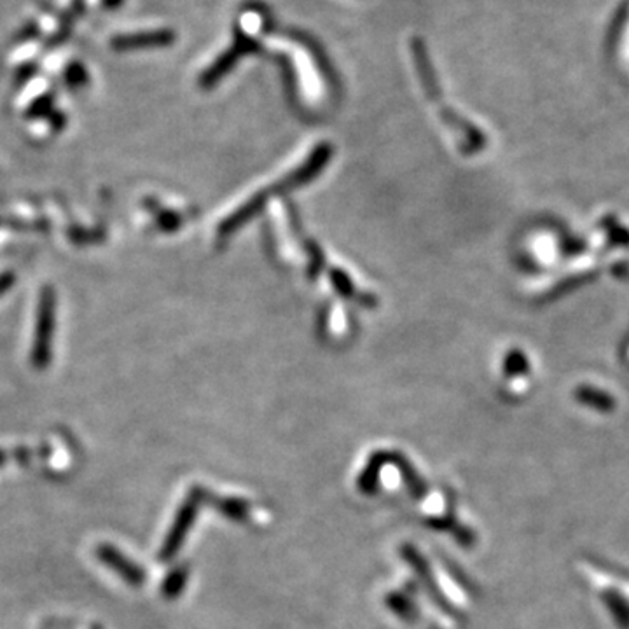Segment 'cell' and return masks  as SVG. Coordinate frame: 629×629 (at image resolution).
<instances>
[{
    "label": "cell",
    "instance_id": "1",
    "mask_svg": "<svg viewBox=\"0 0 629 629\" xmlns=\"http://www.w3.org/2000/svg\"><path fill=\"white\" fill-rule=\"evenodd\" d=\"M330 157V149L327 146H320L310 159H307L296 171L289 173L283 180H280V184L267 187L261 193H258L251 202H247L240 210H236L235 213H231L226 220H222V224L219 226V238H226L229 235H233L238 227H242L249 219H252L259 210L262 209L264 202H267L271 198V195L275 193H285L291 191L294 187H299L303 184H308L314 177L320 173V170H323L325 163Z\"/></svg>",
    "mask_w": 629,
    "mask_h": 629
},
{
    "label": "cell",
    "instance_id": "2",
    "mask_svg": "<svg viewBox=\"0 0 629 629\" xmlns=\"http://www.w3.org/2000/svg\"><path fill=\"white\" fill-rule=\"evenodd\" d=\"M207 498H209V493L205 491V488H202V486L191 488V491L187 493L186 500L179 507L175 520L163 540V545L159 549L161 561H170L179 553V549L182 547L187 533L191 531L193 524L198 518V513Z\"/></svg>",
    "mask_w": 629,
    "mask_h": 629
},
{
    "label": "cell",
    "instance_id": "3",
    "mask_svg": "<svg viewBox=\"0 0 629 629\" xmlns=\"http://www.w3.org/2000/svg\"><path fill=\"white\" fill-rule=\"evenodd\" d=\"M52 332H54V294L50 287H46L41 292V299H39L36 339L32 350V362L37 369H46L50 364Z\"/></svg>",
    "mask_w": 629,
    "mask_h": 629
},
{
    "label": "cell",
    "instance_id": "4",
    "mask_svg": "<svg viewBox=\"0 0 629 629\" xmlns=\"http://www.w3.org/2000/svg\"><path fill=\"white\" fill-rule=\"evenodd\" d=\"M401 554L404 558V561L413 569V572L417 574L419 578V582L423 584V589L426 591V594L432 598V601L442 610L446 612L448 616H457L453 605L450 603V600L444 596V593L439 589L435 578H434V574L430 572V567L426 563V560L419 554L417 551V547H413L411 544H404L402 549H401Z\"/></svg>",
    "mask_w": 629,
    "mask_h": 629
},
{
    "label": "cell",
    "instance_id": "5",
    "mask_svg": "<svg viewBox=\"0 0 629 629\" xmlns=\"http://www.w3.org/2000/svg\"><path fill=\"white\" fill-rule=\"evenodd\" d=\"M95 554L99 558L100 563H104L107 569L114 570L117 576L121 577L124 582H128L130 585H142L147 580L146 570L133 563L128 556H124L117 547L110 545V544H100L95 549Z\"/></svg>",
    "mask_w": 629,
    "mask_h": 629
},
{
    "label": "cell",
    "instance_id": "6",
    "mask_svg": "<svg viewBox=\"0 0 629 629\" xmlns=\"http://www.w3.org/2000/svg\"><path fill=\"white\" fill-rule=\"evenodd\" d=\"M256 48H258L256 41H252L242 34H236L235 44L224 54H220V58H217L215 63L202 76V84L205 88L213 86L219 79H222L236 65V61L242 58V54L256 52Z\"/></svg>",
    "mask_w": 629,
    "mask_h": 629
},
{
    "label": "cell",
    "instance_id": "7",
    "mask_svg": "<svg viewBox=\"0 0 629 629\" xmlns=\"http://www.w3.org/2000/svg\"><path fill=\"white\" fill-rule=\"evenodd\" d=\"M175 34L171 30H153V32H135L115 36L110 46L115 52H133V50H151L166 48L173 44Z\"/></svg>",
    "mask_w": 629,
    "mask_h": 629
},
{
    "label": "cell",
    "instance_id": "8",
    "mask_svg": "<svg viewBox=\"0 0 629 629\" xmlns=\"http://www.w3.org/2000/svg\"><path fill=\"white\" fill-rule=\"evenodd\" d=\"M388 464L395 466L397 471L401 474L402 481L406 482L408 486V491L413 498H423L426 493H428V488H426V482L421 479L418 472L415 471V467L410 464L408 458H404L402 455L399 453H388Z\"/></svg>",
    "mask_w": 629,
    "mask_h": 629
},
{
    "label": "cell",
    "instance_id": "9",
    "mask_svg": "<svg viewBox=\"0 0 629 629\" xmlns=\"http://www.w3.org/2000/svg\"><path fill=\"white\" fill-rule=\"evenodd\" d=\"M385 466H388V453L378 451V453L370 455V458L367 460L366 469L361 472V475L357 479V486H359L361 493L374 495L378 491L379 474Z\"/></svg>",
    "mask_w": 629,
    "mask_h": 629
},
{
    "label": "cell",
    "instance_id": "10",
    "mask_svg": "<svg viewBox=\"0 0 629 629\" xmlns=\"http://www.w3.org/2000/svg\"><path fill=\"white\" fill-rule=\"evenodd\" d=\"M213 507L229 522L235 523H245L251 516V506L243 498L236 497H224V498H213Z\"/></svg>",
    "mask_w": 629,
    "mask_h": 629
},
{
    "label": "cell",
    "instance_id": "11",
    "mask_svg": "<svg viewBox=\"0 0 629 629\" xmlns=\"http://www.w3.org/2000/svg\"><path fill=\"white\" fill-rule=\"evenodd\" d=\"M385 603L399 619L406 623H413L418 619V607L415 605L413 598L408 593H401V591L390 593L386 594Z\"/></svg>",
    "mask_w": 629,
    "mask_h": 629
},
{
    "label": "cell",
    "instance_id": "12",
    "mask_svg": "<svg viewBox=\"0 0 629 629\" xmlns=\"http://www.w3.org/2000/svg\"><path fill=\"white\" fill-rule=\"evenodd\" d=\"M189 580V569L187 565H179L175 567L168 576L164 577L163 584H161V593L164 598L173 600L177 596H180L186 589V584Z\"/></svg>",
    "mask_w": 629,
    "mask_h": 629
},
{
    "label": "cell",
    "instance_id": "13",
    "mask_svg": "<svg viewBox=\"0 0 629 629\" xmlns=\"http://www.w3.org/2000/svg\"><path fill=\"white\" fill-rule=\"evenodd\" d=\"M63 77H65V83H67L68 86H72V88L86 86V83H88V72H86V68H84L81 63H77V61L67 65Z\"/></svg>",
    "mask_w": 629,
    "mask_h": 629
},
{
    "label": "cell",
    "instance_id": "14",
    "mask_svg": "<svg viewBox=\"0 0 629 629\" xmlns=\"http://www.w3.org/2000/svg\"><path fill=\"white\" fill-rule=\"evenodd\" d=\"M52 97L50 95H44V97H39L32 107H30V115H41L44 112H48L52 108Z\"/></svg>",
    "mask_w": 629,
    "mask_h": 629
},
{
    "label": "cell",
    "instance_id": "15",
    "mask_svg": "<svg viewBox=\"0 0 629 629\" xmlns=\"http://www.w3.org/2000/svg\"><path fill=\"white\" fill-rule=\"evenodd\" d=\"M39 36V25L36 21H30L27 23L20 32H18V39L20 41H30V39H36Z\"/></svg>",
    "mask_w": 629,
    "mask_h": 629
},
{
    "label": "cell",
    "instance_id": "16",
    "mask_svg": "<svg viewBox=\"0 0 629 629\" xmlns=\"http://www.w3.org/2000/svg\"><path fill=\"white\" fill-rule=\"evenodd\" d=\"M36 70H37V65L36 63H25V65H21L20 67V70H18V79H30L34 74H36Z\"/></svg>",
    "mask_w": 629,
    "mask_h": 629
},
{
    "label": "cell",
    "instance_id": "17",
    "mask_svg": "<svg viewBox=\"0 0 629 629\" xmlns=\"http://www.w3.org/2000/svg\"><path fill=\"white\" fill-rule=\"evenodd\" d=\"M12 285V275H2L0 276V294L5 292Z\"/></svg>",
    "mask_w": 629,
    "mask_h": 629
},
{
    "label": "cell",
    "instance_id": "18",
    "mask_svg": "<svg viewBox=\"0 0 629 629\" xmlns=\"http://www.w3.org/2000/svg\"><path fill=\"white\" fill-rule=\"evenodd\" d=\"M100 2H102L104 9H108V11H112V9H117V7H121L124 0H100Z\"/></svg>",
    "mask_w": 629,
    "mask_h": 629
},
{
    "label": "cell",
    "instance_id": "19",
    "mask_svg": "<svg viewBox=\"0 0 629 629\" xmlns=\"http://www.w3.org/2000/svg\"><path fill=\"white\" fill-rule=\"evenodd\" d=\"M5 460H7V455L4 451H0V467L5 464Z\"/></svg>",
    "mask_w": 629,
    "mask_h": 629
},
{
    "label": "cell",
    "instance_id": "20",
    "mask_svg": "<svg viewBox=\"0 0 629 629\" xmlns=\"http://www.w3.org/2000/svg\"><path fill=\"white\" fill-rule=\"evenodd\" d=\"M92 629H104V628H102V626H93V628H92Z\"/></svg>",
    "mask_w": 629,
    "mask_h": 629
}]
</instances>
